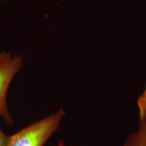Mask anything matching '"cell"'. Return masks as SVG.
I'll return each mask as SVG.
<instances>
[{"label": "cell", "instance_id": "obj_1", "mask_svg": "<svg viewBox=\"0 0 146 146\" xmlns=\"http://www.w3.org/2000/svg\"><path fill=\"white\" fill-rule=\"evenodd\" d=\"M66 112L62 108L55 114L29 125L8 137L7 146H43L59 129Z\"/></svg>", "mask_w": 146, "mask_h": 146}, {"label": "cell", "instance_id": "obj_2", "mask_svg": "<svg viewBox=\"0 0 146 146\" xmlns=\"http://www.w3.org/2000/svg\"><path fill=\"white\" fill-rule=\"evenodd\" d=\"M23 62L22 56L0 52V118L9 125L13 124L14 120L7 106V94L14 76L21 70Z\"/></svg>", "mask_w": 146, "mask_h": 146}, {"label": "cell", "instance_id": "obj_3", "mask_svg": "<svg viewBox=\"0 0 146 146\" xmlns=\"http://www.w3.org/2000/svg\"><path fill=\"white\" fill-rule=\"evenodd\" d=\"M123 146H146V120H140L137 130L129 136Z\"/></svg>", "mask_w": 146, "mask_h": 146}, {"label": "cell", "instance_id": "obj_4", "mask_svg": "<svg viewBox=\"0 0 146 146\" xmlns=\"http://www.w3.org/2000/svg\"><path fill=\"white\" fill-rule=\"evenodd\" d=\"M139 120H146V85L143 92L138 98L137 102Z\"/></svg>", "mask_w": 146, "mask_h": 146}, {"label": "cell", "instance_id": "obj_5", "mask_svg": "<svg viewBox=\"0 0 146 146\" xmlns=\"http://www.w3.org/2000/svg\"><path fill=\"white\" fill-rule=\"evenodd\" d=\"M8 137L5 135L2 131L0 129V146H7L8 144Z\"/></svg>", "mask_w": 146, "mask_h": 146}, {"label": "cell", "instance_id": "obj_6", "mask_svg": "<svg viewBox=\"0 0 146 146\" xmlns=\"http://www.w3.org/2000/svg\"><path fill=\"white\" fill-rule=\"evenodd\" d=\"M60 1H65V0H60Z\"/></svg>", "mask_w": 146, "mask_h": 146}]
</instances>
